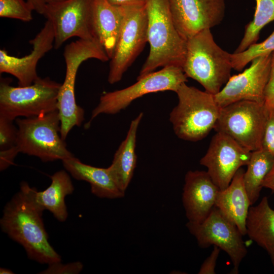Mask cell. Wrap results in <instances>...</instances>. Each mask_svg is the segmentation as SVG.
<instances>
[{
	"label": "cell",
	"instance_id": "obj_10",
	"mask_svg": "<svg viewBox=\"0 0 274 274\" xmlns=\"http://www.w3.org/2000/svg\"><path fill=\"white\" fill-rule=\"evenodd\" d=\"M123 7L124 16L122 25L110 59L108 81L111 84L121 80L148 42L146 5Z\"/></svg>",
	"mask_w": 274,
	"mask_h": 274
},
{
	"label": "cell",
	"instance_id": "obj_5",
	"mask_svg": "<svg viewBox=\"0 0 274 274\" xmlns=\"http://www.w3.org/2000/svg\"><path fill=\"white\" fill-rule=\"evenodd\" d=\"M66 71L57 97V111L60 120V134L65 140L74 126H80L84 120V111L76 103L75 83L78 70L84 61L96 59L110 60L104 48L96 40L78 39L66 45L63 52Z\"/></svg>",
	"mask_w": 274,
	"mask_h": 274
},
{
	"label": "cell",
	"instance_id": "obj_29",
	"mask_svg": "<svg viewBox=\"0 0 274 274\" xmlns=\"http://www.w3.org/2000/svg\"><path fill=\"white\" fill-rule=\"evenodd\" d=\"M61 261L48 264L46 269L39 272L40 274H78L83 268V265L79 261L62 264Z\"/></svg>",
	"mask_w": 274,
	"mask_h": 274
},
{
	"label": "cell",
	"instance_id": "obj_6",
	"mask_svg": "<svg viewBox=\"0 0 274 274\" xmlns=\"http://www.w3.org/2000/svg\"><path fill=\"white\" fill-rule=\"evenodd\" d=\"M16 146L20 152L39 158L43 162L62 160L74 156L60 134L57 110L38 116L17 118Z\"/></svg>",
	"mask_w": 274,
	"mask_h": 274
},
{
	"label": "cell",
	"instance_id": "obj_14",
	"mask_svg": "<svg viewBox=\"0 0 274 274\" xmlns=\"http://www.w3.org/2000/svg\"><path fill=\"white\" fill-rule=\"evenodd\" d=\"M250 66L237 75L230 76L215 99L221 108L240 100L264 104L265 90L268 81L271 53L254 58Z\"/></svg>",
	"mask_w": 274,
	"mask_h": 274
},
{
	"label": "cell",
	"instance_id": "obj_27",
	"mask_svg": "<svg viewBox=\"0 0 274 274\" xmlns=\"http://www.w3.org/2000/svg\"><path fill=\"white\" fill-rule=\"evenodd\" d=\"M31 6L26 0H0V17L29 22L32 19Z\"/></svg>",
	"mask_w": 274,
	"mask_h": 274
},
{
	"label": "cell",
	"instance_id": "obj_22",
	"mask_svg": "<svg viewBox=\"0 0 274 274\" xmlns=\"http://www.w3.org/2000/svg\"><path fill=\"white\" fill-rule=\"evenodd\" d=\"M246 227V234L251 239L270 256L274 254V210L269 206L267 197H263L257 206L250 207Z\"/></svg>",
	"mask_w": 274,
	"mask_h": 274
},
{
	"label": "cell",
	"instance_id": "obj_13",
	"mask_svg": "<svg viewBox=\"0 0 274 274\" xmlns=\"http://www.w3.org/2000/svg\"><path fill=\"white\" fill-rule=\"evenodd\" d=\"M251 152L229 136L217 132L200 164L207 168L212 181L222 190L229 185L242 166L247 165Z\"/></svg>",
	"mask_w": 274,
	"mask_h": 274
},
{
	"label": "cell",
	"instance_id": "obj_17",
	"mask_svg": "<svg viewBox=\"0 0 274 274\" xmlns=\"http://www.w3.org/2000/svg\"><path fill=\"white\" fill-rule=\"evenodd\" d=\"M219 190L207 172L189 170L186 173L182 201L189 222L200 223L209 216Z\"/></svg>",
	"mask_w": 274,
	"mask_h": 274
},
{
	"label": "cell",
	"instance_id": "obj_33",
	"mask_svg": "<svg viewBox=\"0 0 274 274\" xmlns=\"http://www.w3.org/2000/svg\"><path fill=\"white\" fill-rule=\"evenodd\" d=\"M20 153L17 146L0 151V170L3 171L13 163L16 155Z\"/></svg>",
	"mask_w": 274,
	"mask_h": 274
},
{
	"label": "cell",
	"instance_id": "obj_21",
	"mask_svg": "<svg viewBox=\"0 0 274 274\" xmlns=\"http://www.w3.org/2000/svg\"><path fill=\"white\" fill-rule=\"evenodd\" d=\"M143 113H140L130 124L126 138L115 153L109 170L119 189L125 193L133 177L137 162L136 133Z\"/></svg>",
	"mask_w": 274,
	"mask_h": 274
},
{
	"label": "cell",
	"instance_id": "obj_9",
	"mask_svg": "<svg viewBox=\"0 0 274 274\" xmlns=\"http://www.w3.org/2000/svg\"><path fill=\"white\" fill-rule=\"evenodd\" d=\"M187 81V77L182 67L166 66L137 78L136 83L126 88L105 93L92 111L90 120L85 124L86 128H88L91 121L100 114H117L135 99L149 93L165 91L176 92L181 85Z\"/></svg>",
	"mask_w": 274,
	"mask_h": 274
},
{
	"label": "cell",
	"instance_id": "obj_18",
	"mask_svg": "<svg viewBox=\"0 0 274 274\" xmlns=\"http://www.w3.org/2000/svg\"><path fill=\"white\" fill-rule=\"evenodd\" d=\"M245 171L241 167L234 176L229 185L219 190L215 206L238 228L243 235H246V222L251 206L244 182Z\"/></svg>",
	"mask_w": 274,
	"mask_h": 274
},
{
	"label": "cell",
	"instance_id": "obj_19",
	"mask_svg": "<svg viewBox=\"0 0 274 274\" xmlns=\"http://www.w3.org/2000/svg\"><path fill=\"white\" fill-rule=\"evenodd\" d=\"M124 16L123 7L107 0H93V26L95 39L111 58L119 37Z\"/></svg>",
	"mask_w": 274,
	"mask_h": 274
},
{
	"label": "cell",
	"instance_id": "obj_31",
	"mask_svg": "<svg viewBox=\"0 0 274 274\" xmlns=\"http://www.w3.org/2000/svg\"><path fill=\"white\" fill-rule=\"evenodd\" d=\"M262 148L274 156V110L269 115L265 127Z\"/></svg>",
	"mask_w": 274,
	"mask_h": 274
},
{
	"label": "cell",
	"instance_id": "obj_35",
	"mask_svg": "<svg viewBox=\"0 0 274 274\" xmlns=\"http://www.w3.org/2000/svg\"><path fill=\"white\" fill-rule=\"evenodd\" d=\"M111 4L118 7L145 6L146 0H107Z\"/></svg>",
	"mask_w": 274,
	"mask_h": 274
},
{
	"label": "cell",
	"instance_id": "obj_4",
	"mask_svg": "<svg viewBox=\"0 0 274 274\" xmlns=\"http://www.w3.org/2000/svg\"><path fill=\"white\" fill-rule=\"evenodd\" d=\"M176 93L178 103L169 114L175 133L185 141L201 140L214 128L219 115L214 95L186 83Z\"/></svg>",
	"mask_w": 274,
	"mask_h": 274
},
{
	"label": "cell",
	"instance_id": "obj_30",
	"mask_svg": "<svg viewBox=\"0 0 274 274\" xmlns=\"http://www.w3.org/2000/svg\"><path fill=\"white\" fill-rule=\"evenodd\" d=\"M264 104L270 114L274 110V51L271 53L270 70L265 90Z\"/></svg>",
	"mask_w": 274,
	"mask_h": 274
},
{
	"label": "cell",
	"instance_id": "obj_2",
	"mask_svg": "<svg viewBox=\"0 0 274 274\" xmlns=\"http://www.w3.org/2000/svg\"><path fill=\"white\" fill-rule=\"evenodd\" d=\"M148 56L137 78L159 67L182 68L186 54L187 41L179 34L173 22L169 0H146Z\"/></svg>",
	"mask_w": 274,
	"mask_h": 274
},
{
	"label": "cell",
	"instance_id": "obj_11",
	"mask_svg": "<svg viewBox=\"0 0 274 274\" xmlns=\"http://www.w3.org/2000/svg\"><path fill=\"white\" fill-rule=\"evenodd\" d=\"M92 15L93 0H60L47 5L43 15L53 27L54 48H59L73 37L96 40Z\"/></svg>",
	"mask_w": 274,
	"mask_h": 274
},
{
	"label": "cell",
	"instance_id": "obj_7",
	"mask_svg": "<svg viewBox=\"0 0 274 274\" xmlns=\"http://www.w3.org/2000/svg\"><path fill=\"white\" fill-rule=\"evenodd\" d=\"M10 83V79L1 78L0 116L14 121L57 110L61 83L49 77H39L26 86H12Z\"/></svg>",
	"mask_w": 274,
	"mask_h": 274
},
{
	"label": "cell",
	"instance_id": "obj_16",
	"mask_svg": "<svg viewBox=\"0 0 274 274\" xmlns=\"http://www.w3.org/2000/svg\"><path fill=\"white\" fill-rule=\"evenodd\" d=\"M54 33L51 23L47 20L41 30L29 41L32 46L31 52L21 57L10 55L0 50V73L14 76L18 86L31 85L39 77L37 73L39 61L54 47Z\"/></svg>",
	"mask_w": 274,
	"mask_h": 274
},
{
	"label": "cell",
	"instance_id": "obj_28",
	"mask_svg": "<svg viewBox=\"0 0 274 274\" xmlns=\"http://www.w3.org/2000/svg\"><path fill=\"white\" fill-rule=\"evenodd\" d=\"M13 122L0 116V151L16 145L18 129Z\"/></svg>",
	"mask_w": 274,
	"mask_h": 274
},
{
	"label": "cell",
	"instance_id": "obj_38",
	"mask_svg": "<svg viewBox=\"0 0 274 274\" xmlns=\"http://www.w3.org/2000/svg\"><path fill=\"white\" fill-rule=\"evenodd\" d=\"M270 256V258H271V262L272 263V265L274 267V254Z\"/></svg>",
	"mask_w": 274,
	"mask_h": 274
},
{
	"label": "cell",
	"instance_id": "obj_37",
	"mask_svg": "<svg viewBox=\"0 0 274 274\" xmlns=\"http://www.w3.org/2000/svg\"><path fill=\"white\" fill-rule=\"evenodd\" d=\"M0 273L1 274H11V273H14V272L8 268L1 267L0 268Z\"/></svg>",
	"mask_w": 274,
	"mask_h": 274
},
{
	"label": "cell",
	"instance_id": "obj_1",
	"mask_svg": "<svg viewBox=\"0 0 274 274\" xmlns=\"http://www.w3.org/2000/svg\"><path fill=\"white\" fill-rule=\"evenodd\" d=\"M37 190L22 182L20 190L5 206L0 225L3 232L24 248L30 260L49 264L61 261V257L48 242L44 210L35 199Z\"/></svg>",
	"mask_w": 274,
	"mask_h": 274
},
{
	"label": "cell",
	"instance_id": "obj_20",
	"mask_svg": "<svg viewBox=\"0 0 274 274\" xmlns=\"http://www.w3.org/2000/svg\"><path fill=\"white\" fill-rule=\"evenodd\" d=\"M64 168L76 180L88 182L94 195L109 199L123 197L125 193L118 187L108 167L100 168L82 162L73 156L62 160Z\"/></svg>",
	"mask_w": 274,
	"mask_h": 274
},
{
	"label": "cell",
	"instance_id": "obj_32",
	"mask_svg": "<svg viewBox=\"0 0 274 274\" xmlns=\"http://www.w3.org/2000/svg\"><path fill=\"white\" fill-rule=\"evenodd\" d=\"M214 246L211 254L202 264L198 271L199 274L215 273L216 262L221 249L216 246Z\"/></svg>",
	"mask_w": 274,
	"mask_h": 274
},
{
	"label": "cell",
	"instance_id": "obj_15",
	"mask_svg": "<svg viewBox=\"0 0 274 274\" xmlns=\"http://www.w3.org/2000/svg\"><path fill=\"white\" fill-rule=\"evenodd\" d=\"M169 3L175 26L186 41L218 25L225 14L224 0H169Z\"/></svg>",
	"mask_w": 274,
	"mask_h": 274
},
{
	"label": "cell",
	"instance_id": "obj_25",
	"mask_svg": "<svg viewBox=\"0 0 274 274\" xmlns=\"http://www.w3.org/2000/svg\"><path fill=\"white\" fill-rule=\"evenodd\" d=\"M256 7L253 19L246 26L244 36L234 53L246 50L256 43L261 29L274 21V0H255Z\"/></svg>",
	"mask_w": 274,
	"mask_h": 274
},
{
	"label": "cell",
	"instance_id": "obj_36",
	"mask_svg": "<svg viewBox=\"0 0 274 274\" xmlns=\"http://www.w3.org/2000/svg\"><path fill=\"white\" fill-rule=\"evenodd\" d=\"M263 187L269 188L274 192V163L266 176L262 184Z\"/></svg>",
	"mask_w": 274,
	"mask_h": 274
},
{
	"label": "cell",
	"instance_id": "obj_26",
	"mask_svg": "<svg viewBox=\"0 0 274 274\" xmlns=\"http://www.w3.org/2000/svg\"><path fill=\"white\" fill-rule=\"evenodd\" d=\"M274 51V30L263 42L250 45L243 52L231 54L232 68L241 71L254 58L271 53Z\"/></svg>",
	"mask_w": 274,
	"mask_h": 274
},
{
	"label": "cell",
	"instance_id": "obj_12",
	"mask_svg": "<svg viewBox=\"0 0 274 274\" xmlns=\"http://www.w3.org/2000/svg\"><path fill=\"white\" fill-rule=\"evenodd\" d=\"M186 226L201 248L214 245L225 251L233 264V273H238L239 264L247 254L243 235L236 225L218 208L215 206L202 222L188 221Z\"/></svg>",
	"mask_w": 274,
	"mask_h": 274
},
{
	"label": "cell",
	"instance_id": "obj_3",
	"mask_svg": "<svg viewBox=\"0 0 274 274\" xmlns=\"http://www.w3.org/2000/svg\"><path fill=\"white\" fill-rule=\"evenodd\" d=\"M231 54L215 42L210 29L202 30L187 41L182 69L213 95L217 94L231 76Z\"/></svg>",
	"mask_w": 274,
	"mask_h": 274
},
{
	"label": "cell",
	"instance_id": "obj_23",
	"mask_svg": "<svg viewBox=\"0 0 274 274\" xmlns=\"http://www.w3.org/2000/svg\"><path fill=\"white\" fill-rule=\"evenodd\" d=\"M50 178V185L43 191L37 190L35 199L42 209L48 210L57 220L64 222L68 216L65 197L73 193L74 187L70 176L64 170L56 172Z\"/></svg>",
	"mask_w": 274,
	"mask_h": 274
},
{
	"label": "cell",
	"instance_id": "obj_8",
	"mask_svg": "<svg viewBox=\"0 0 274 274\" xmlns=\"http://www.w3.org/2000/svg\"><path fill=\"white\" fill-rule=\"evenodd\" d=\"M269 115L264 104L240 100L220 109L214 129L252 152L262 148Z\"/></svg>",
	"mask_w": 274,
	"mask_h": 274
},
{
	"label": "cell",
	"instance_id": "obj_34",
	"mask_svg": "<svg viewBox=\"0 0 274 274\" xmlns=\"http://www.w3.org/2000/svg\"><path fill=\"white\" fill-rule=\"evenodd\" d=\"M31 6L34 11L38 13L43 15L45 7L47 5L60 0H26Z\"/></svg>",
	"mask_w": 274,
	"mask_h": 274
},
{
	"label": "cell",
	"instance_id": "obj_24",
	"mask_svg": "<svg viewBox=\"0 0 274 274\" xmlns=\"http://www.w3.org/2000/svg\"><path fill=\"white\" fill-rule=\"evenodd\" d=\"M274 163V156L262 148L252 151L244 182L251 205L258 199L263 182Z\"/></svg>",
	"mask_w": 274,
	"mask_h": 274
}]
</instances>
